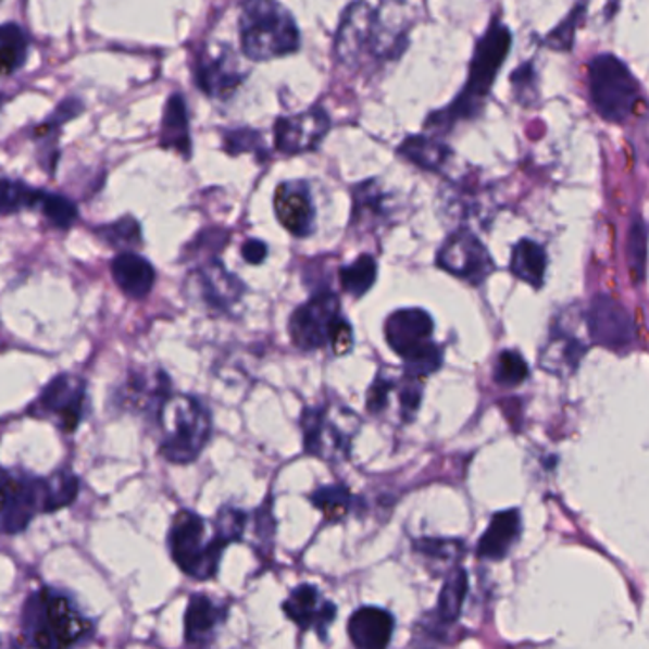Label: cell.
I'll return each mask as SVG.
<instances>
[{"label":"cell","instance_id":"cell-49","mask_svg":"<svg viewBox=\"0 0 649 649\" xmlns=\"http://www.w3.org/2000/svg\"><path fill=\"white\" fill-rule=\"evenodd\" d=\"M241 257H244V261L257 266L269 257V247L261 239H247L244 247H241Z\"/></svg>","mask_w":649,"mask_h":649},{"label":"cell","instance_id":"cell-38","mask_svg":"<svg viewBox=\"0 0 649 649\" xmlns=\"http://www.w3.org/2000/svg\"><path fill=\"white\" fill-rule=\"evenodd\" d=\"M394 396L397 397V403H399V420L409 424L416 419L420 404H422V396H424L422 380L403 373V376L397 378Z\"/></svg>","mask_w":649,"mask_h":649},{"label":"cell","instance_id":"cell-26","mask_svg":"<svg viewBox=\"0 0 649 649\" xmlns=\"http://www.w3.org/2000/svg\"><path fill=\"white\" fill-rule=\"evenodd\" d=\"M223 620L221 608L203 595L190 598L185 613V638L192 648L205 649L210 646L215 628Z\"/></svg>","mask_w":649,"mask_h":649},{"label":"cell","instance_id":"cell-15","mask_svg":"<svg viewBox=\"0 0 649 649\" xmlns=\"http://www.w3.org/2000/svg\"><path fill=\"white\" fill-rule=\"evenodd\" d=\"M246 78L247 73L239 67L238 55L228 45L205 46L196 60L195 80L208 98H230Z\"/></svg>","mask_w":649,"mask_h":649},{"label":"cell","instance_id":"cell-51","mask_svg":"<svg viewBox=\"0 0 649 649\" xmlns=\"http://www.w3.org/2000/svg\"><path fill=\"white\" fill-rule=\"evenodd\" d=\"M397 2H403V0H397Z\"/></svg>","mask_w":649,"mask_h":649},{"label":"cell","instance_id":"cell-12","mask_svg":"<svg viewBox=\"0 0 649 649\" xmlns=\"http://www.w3.org/2000/svg\"><path fill=\"white\" fill-rule=\"evenodd\" d=\"M437 266L471 285L485 284L496 269L488 249L467 228L448 236L437 253Z\"/></svg>","mask_w":649,"mask_h":649},{"label":"cell","instance_id":"cell-5","mask_svg":"<svg viewBox=\"0 0 649 649\" xmlns=\"http://www.w3.org/2000/svg\"><path fill=\"white\" fill-rule=\"evenodd\" d=\"M160 454L167 462L192 463L208 447L213 432L211 412L196 397L170 396L157 414Z\"/></svg>","mask_w":649,"mask_h":649},{"label":"cell","instance_id":"cell-27","mask_svg":"<svg viewBox=\"0 0 649 649\" xmlns=\"http://www.w3.org/2000/svg\"><path fill=\"white\" fill-rule=\"evenodd\" d=\"M160 145L164 149L179 152L180 157L187 158V160L192 157L187 103L180 93H173L165 103L164 120L160 127Z\"/></svg>","mask_w":649,"mask_h":649},{"label":"cell","instance_id":"cell-6","mask_svg":"<svg viewBox=\"0 0 649 649\" xmlns=\"http://www.w3.org/2000/svg\"><path fill=\"white\" fill-rule=\"evenodd\" d=\"M300 427L307 454L328 463H338L350 454L361 419L344 404L325 403L307 407L300 416Z\"/></svg>","mask_w":649,"mask_h":649},{"label":"cell","instance_id":"cell-2","mask_svg":"<svg viewBox=\"0 0 649 649\" xmlns=\"http://www.w3.org/2000/svg\"><path fill=\"white\" fill-rule=\"evenodd\" d=\"M22 633L33 649H75L90 640L93 623L60 590L42 587L25 600Z\"/></svg>","mask_w":649,"mask_h":649},{"label":"cell","instance_id":"cell-18","mask_svg":"<svg viewBox=\"0 0 649 649\" xmlns=\"http://www.w3.org/2000/svg\"><path fill=\"white\" fill-rule=\"evenodd\" d=\"M274 211L285 230L307 238L315 228V205L304 180H285L276 188Z\"/></svg>","mask_w":649,"mask_h":649},{"label":"cell","instance_id":"cell-8","mask_svg":"<svg viewBox=\"0 0 649 649\" xmlns=\"http://www.w3.org/2000/svg\"><path fill=\"white\" fill-rule=\"evenodd\" d=\"M170 551L175 564L196 579H210L216 574L226 541L215 536L205 541V523L192 511H180L170 531Z\"/></svg>","mask_w":649,"mask_h":649},{"label":"cell","instance_id":"cell-37","mask_svg":"<svg viewBox=\"0 0 649 649\" xmlns=\"http://www.w3.org/2000/svg\"><path fill=\"white\" fill-rule=\"evenodd\" d=\"M528 363L515 350L501 351L494 365V382L501 388H515L528 378Z\"/></svg>","mask_w":649,"mask_h":649},{"label":"cell","instance_id":"cell-17","mask_svg":"<svg viewBox=\"0 0 649 649\" xmlns=\"http://www.w3.org/2000/svg\"><path fill=\"white\" fill-rule=\"evenodd\" d=\"M433 330V317L422 308L396 310L384 325L386 342L401 359L411 358L412 353L429 346Z\"/></svg>","mask_w":649,"mask_h":649},{"label":"cell","instance_id":"cell-10","mask_svg":"<svg viewBox=\"0 0 649 649\" xmlns=\"http://www.w3.org/2000/svg\"><path fill=\"white\" fill-rule=\"evenodd\" d=\"M86 412V382L76 374L55 376L30 407V414L55 422L63 432H76Z\"/></svg>","mask_w":649,"mask_h":649},{"label":"cell","instance_id":"cell-46","mask_svg":"<svg viewBox=\"0 0 649 649\" xmlns=\"http://www.w3.org/2000/svg\"><path fill=\"white\" fill-rule=\"evenodd\" d=\"M414 549L432 559L455 560L460 559L463 552V544L454 539H420L414 544Z\"/></svg>","mask_w":649,"mask_h":649},{"label":"cell","instance_id":"cell-3","mask_svg":"<svg viewBox=\"0 0 649 649\" xmlns=\"http://www.w3.org/2000/svg\"><path fill=\"white\" fill-rule=\"evenodd\" d=\"M404 48L407 38L389 33L378 8L369 0H358L346 8L335 40L336 60L344 67L358 71L373 61H394Z\"/></svg>","mask_w":649,"mask_h":649},{"label":"cell","instance_id":"cell-23","mask_svg":"<svg viewBox=\"0 0 649 649\" xmlns=\"http://www.w3.org/2000/svg\"><path fill=\"white\" fill-rule=\"evenodd\" d=\"M111 272L116 285L129 299H145L157 284V272L152 264L132 251L114 257Z\"/></svg>","mask_w":649,"mask_h":649},{"label":"cell","instance_id":"cell-45","mask_svg":"<svg viewBox=\"0 0 649 649\" xmlns=\"http://www.w3.org/2000/svg\"><path fill=\"white\" fill-rule=\"evenodd\" d=\"M246 521L247 516L244 511L234 508H223L219 511V515H216L215 536H219L226 544L238 541L241 538V534H244V528H246Z\"/></svg>","mask_w":649,"mask_h":649},{"label":"cell","instance_id":"cell-7","mask_svg":"<svg viewBox=\"0 0 649 649\" xmlns=\"http://www.w3.org/2000/svg\"><path fill=\"white\" fill-rule=\"evenodd\" d=\"M589 91L595 111L613 124L627 122L640 99L635 76L612 53H602L590 61Z\"/></svg>","mask_w":649,"mask_h":649},{"label":"cell","instance_id":"cell-4","mask_svg":"<svg viewBox=\"0 0 649 649\" xmlns=\"http://www.w3.org/2000/svg\"><path fill=\"white\" fill-rule=\"evenodd\" d=\"M239 40L249 60H277L299 50L300 30L277 0H246L239 15Z\"/></svg>","mask_w":649,"mask_h":649},{"label":"cell","instance_id":"cell-25","mask_svg":"<svg viewBox=\"0 0 649 649\" xmlns=\"http://www.w3.org/2000/svg\"><path fill=\"white\" fill-rule=\"evenodd\" d=\"M521 536V515L516 509L501 511L492 516L483 538L478 539L480 559L501 560Z\"/></svg>","mask_w":649,"mask_h":649},{"label":"cell","instance_id":"cell-39","mask_svg":"<svg viewBox=\"0 0 649 649\" xmlns=\"http://www.w3.org/2000/svg\"><path fill=\"white\" fill-rule=\"evenodd\" d=\"M38 211L46 216V221L60 228V230H68L78 219V210L75 203L71 202L68 198L61 195H52V192H42L40 203H38Z\"/></svg>","mask_w":649,"mask_h":649},{"label":"cell","instance_id":"cell-33","mask_svg":"<svg viewBox=\"0 0 649 649\" xmlns=\"http://www.w3.org/2000/svg\"><path fill=\"white\" fill-rule=\"evenodd\" d=\"M42 190L25 185L23 180L0 177V215H12L23 210H38Z\"/></svg>","mask_w":649,"mask_h":649},{"label":"cell","instance_id":"cell-47","mask_svg":"<svg viewBox=\"0 0 649 649\" xmlns=\"http://www.w3.org/2000/svg\"><path fill=\"white\" fill-rule=\"evenodd\" d=\"M511 84L521 103H531L536 98V71L532 63H524L511 75Z\"/></svg>","mask_w":649,"mask_h":649},{"label":"cell","instance_id":"cell-22","mask_svg":"<svg viewBox=\"0 0 649 649\" xmlns=\"http://www.w3.org/2000/svg\"><path fill=\"white\" fill-rule=\"evenodd\" d=\"M394 615L374 608L365 606L359 608L353 613L348 623V635L355 649H388L394 636Z\"/></svg>","mask_w":649,"mask_h":649},{"label":"cell","instance_id":"cell-16","mask_svg":"<svg viewBox=\"0 0 649 649\" xmlns=\"http://www.w3.org/2000/svg\"><path fill=\"white\" fill-rule=\"evenodd\" d=\"M330 129V118L322 107L299 112L292 116H282L274 124V145L285 157L312 152L322 145Z\"/></svg>","mask_w":649,"mask_h":649},{"label":"cell","instance_id":"cell-41","mask_svg":"<svg viewBox=\"0 0 649 649\" xmlns=\"http://www.w3.org/2000/svg\"><path fill=\"white\" fill-rule=\"evenodd\" d=\"M223 147L232 157H239L244 152H251L259 160H266V147H264L261 134L254 132V129H249V127H239V129L224 132Z\"/></svg>","mask_w":649,"mask_h":649},{"label":"cell","instance_id":"cell-34","mask_svg":"<svg viewBox=\"0 0 649 649\" xmlns=\"http://www.w3.org/2000/svg\"><path fill=\"white\" fill-rule=\"evenodd\" d=\"M627 262L633 284H642L648 264V226L640 216H635L628 228Z\"/></svg>","mask_w":649,"mask_h":649},{"label":"cell","instance_id":"cell-48","mask_svg":"<svg viewBox=\"0 0 649 649\" xmlns=\"http://www.w3.org/2000/svg\"><path fill=\"white\" fill-rule=\"evenodd\" d=\"M328 344L333 346V350H335L338 358L340 355H348L351 348H353V330H351L350 322L346 317H342V315L336 320L333 333H330V342Z\"/></svg>","mask_w":649,"mask_h":649},{"label":"cell","instance_id":"cell-20","mask_svg":"<svg viewBox=\"0 0 649 649\" xmlns=\"http://www.w3.org/2000/svg\"><path fill=\"white\" fill-rule=\"evenodd\" d=\"M587 351V344L570 330L564 323H554L539 353V365L554 376H570L579 369Z\"/></svg>","mask_w":649,"mask_h":649},{"label":"cell","instance_id":"cell-29","mask_svg":"<svg viewBox=\"0 0 649 649\" xmlns=\"http://www.w3.org/2000/svg\"><path fill=\"white\" fill-rule=\"evenodd\" d=\"M509 269L516 279L539 289L544 285L545 272H547V253L544 247L532 239H521L513 247Z\"/></svg>","mask_w":649,"mask_h":649},{"label":"cell","instance_id":"cell-9","mask_svg":"<svg viewBox=\"0 0 649 649\" xmlns=\"http://www.w3.org/2000/svg\"><path fill=\"white\" fill-rule=\"evenodd\" d=\"M48 508V483L29 473L0 467V534H22Z\"/></svg>","mask_w":649,"mask_h":649},{"label":"cell","instance_id":"cell-24","mask_svg":"<svg viewBox=\"0 0 649 649\" xmlns=\"http://www.w3.org/2000/svg\"><path fill=\"white\" fill-rule=\"evenodd\" d=\"M394 216V203L388 192L376 179H369L353 187L351 224L376 226Z\"/></svg>","mask_w":649,"mask_h":649},{"label":"cell","instance_id":"cell-11","mask_svg":"<svg viewBox=\"0 0 649 649\" xmlns=\"http://www.w3.org/2000/svg\"><path fill=\"white\" fill-rule=\"evenodd\" d=\"M340 299L333 291H322L292 312L289 335L299 350H322L330 342V333L340 317Z\"/></svg>","mask_w":649,"mask_h":649},{"label":"cell","instance_id":"cell-21","mask_svg":"<svg viewBox=\"0 0 649 649\" xmlns=\"http://www.w3.org/2000/svg\"><path fill=\"white\" fill-rule=\"evenodd\" d=\"M284 612L300 628H315L323 638L328 625L335 621L336 608L323 600L314 585H300L285 600Z\"/></svg>","mask_w":649,"mask_h":649},{"label":"cell","instance_id":"cell-1","mask_svg":"<svg viewBox=\"0 0 649 649\" xmlns=\"http://www.w3.org/2000/svg\"><path fill=\"white\" fill-rule=\"evenodd\" d=\"M511 42H513V37H511L508 25L494 20L485 35L478 38L473 60H471L470 76H467V83L460 91V96L447 109L432 112L424 124L426 129H432L437 134H447L455 124L477 118L485 109L486 99L490 96L496 76L508 58Z\"/></svg>","mask_w":649,"mask_h":649},{"label":"cell","instance_id":"cell-30","mask_svg":"<svg viewBox=\"0 0 649 649\" xmlns=\"http://www.w3.org/2000/svg\"><path fill=\"white\" fill-rule=\"evenodd\" d=\"M470 582L463 567H454L445 579L440 589L439 604H437V617L440 623H454L462 613L463 600L467 597Z\"/></svg>","mask_w":649,"mask_h":649},{"label":"cell","instance_id":"cell-35","mask_svg":"<svg viewBox=\"0 0 649 649\" xmlns=\"http://www.w3.org/2000/svg\"><path fill=\"white\" fill-rule=\"evenodd\" d=\"M312 503L322 511L327 523H338L344 516L350 513L351 498L350 490L342 485L322 486L312 494Z\"/></svg>","mask_w":649,"mask_h":649},{"label":"cell","instance_id":"cell-19","mask_svg":"<svg viewBox=\"0 0 649 649\" xmlns=\"http://www.w3.org/2000/svg\"><path fill=\"white\" fill-rule=\"evenodd\" d=\"M172 396V382L162 371H135L120 386L116 403L127 411L158 414Z\"/></svg>","mask_w":649,"mask_h":649},{"label":"cell","instance_id":"cell-13","mask_svg":"<svg viewBox=\"0 0 649 649\" xmlns=\"http://www.w3.org/2000/svg\"><path fill=\"white\" fill-rule=\"evenodd\" d=\"M587 330L592 342L612 351L628 350L636 340L633 315L623 302L604 292L590 300Z\"/></svg>","mask_w":649,"mask_h":649},{"label":"cell","instance_id":"cell-32","mask_svg":"<svg viewBox=\"0 0 649 649\" xmlns=\"http://www.w3.org/2000/svg\"><path fill=\"white\" fill-rule=\"evenodd\" d=\"M27 37L17 25L7 23L0 27V75H14L27 58Z\"/></svg>","mask_w":649,"mask_h":649},{"label":"cell","instance_id":"cell-36","mask_svg":"<svg viewBox=\"0 0 649 649\" xmlns=\"http://www.w3.org/2000/svg\"><path fill=\"white\" fill-rule=\"evenodd\" d=\"M48 483V508L46 513H53L71 506L78 496V478L75 473L67 470H60L46 477Z\"/></svg>","mask_w":649,"mask_h":649},{"label":"cell","instance_id":"cell-14","mask_svg":"<svg viewBox=\"0 0 649 649\" xmlns=\"http://www.w3.org/2000/svg\"><path fill=\"white\" fill-rule=\"evenodd\" d=\"M187 291L203 308L213 310L215 314H228L244 297L246 285L221 262L210 261L200 264L187 277Z\"/></svg>","mask_w":649,"mask_h":649},{"label":"cell","instance_id":"cell-44","mask_svg":"<svg viewBox=\"0 0 649 649\" xmlns=\"http://www.w3.org/2000/svg\"><path fill=\"white\" fill-rule=\"evenodd\" d=\"M396 380V376L380 374V376L373 382V386L369 388V394H366V411L374 414V416H380L382 412H386V409L389 407V401H391V397H394Z\"/></svg>","mask_w":649,"mask_h":649},{"label":"cell","instance_id":"cell-42","mask_svg":"<svg viewBox=\"0 0 649 649\" xmlns=\"http://www.w3.org/2000/svg\"><path fill=\"white\" fill-rule=\"evenodd\" d=\"M404 374L414 376V378H426L429 374H435L442 365V351L437 344L432 342L426 348L412 353L411 358L403 359Z\"/></svg>","mask_w":649,"mask_h":649},{"label":"cell","instance_id":"cell-31","mask_svg":"<svg viewBox=\"0 0 649 649\" xmlns=\"http://www.w3.org/2000/svg\"><path fill=\"white\" fill-rule=\"evenodd\" d=\"M338 276H340L342 291L351 295L353 299H361L373 289L378 276V266L371 254H359L355 261L340 269Z\"/></svg>","mask_w":649,"mask_h":649},{"label":"cell","instance_id":"cell-50","mask_svg":"<svg viewBox=\"0 0 649 649\" xmlns=\"http://www.w3.org/2000/svg\"><path fill=\"white\" fill-rule=\"evenodd\" d=\"M0 649H20V644L10 638H0Z\"/></svg>","mask_w":649,"mask_h":649},{"label":"cell","instance_id":"cell-28","mask_svg":"<svg viewBox=\"0 0 649 649\" xmlns=\"http://www.w3.org/2000/svg\"><path fill=\"white\" fill-rule=\"evenodd\" d=\"M399 157L416 165L424 172H442L448 160L452 158V149L447 142L429 135H411L399 147Z\"/></svg>","mask_w":649,"mask_h":649},{"label":"cell","instance_id":"cell-43","mask_svg":"<svg viewBox=\"0 0 649 649\" xmlns=\"http://www.w3.org/2000/svg\"><path fill=\"white\" fill-rule=\"evenodd\" d=\"M583 14H585V2L577 4V7L570 12L566 20L560 23L557 29H552L549 33V37L545 38V45L552 48V50H559V52H566L572 46H574L575 29L582 22Z\"/></svg>","mask_w":649,"mask_h":649},{"label":"cell","instance_id":"cell-40","mask_svg":"<svg viewBox=\"0 0 649 649\" xmlns=\"http://www.w3.org/2000/svg\"><path fill=\"white\" fill-rule=\"evenodd\" d=\"M101 239L116 249H135L141 246V226L134 216H124L116 223L107 224L98 230Z\"/></svg>","mask_w":649,"mask_h":649}]
</instances>
